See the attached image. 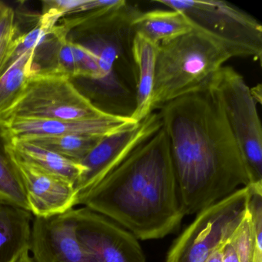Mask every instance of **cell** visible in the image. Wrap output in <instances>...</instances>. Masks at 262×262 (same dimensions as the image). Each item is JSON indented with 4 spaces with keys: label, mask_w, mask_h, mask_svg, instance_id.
Here are the masks:
<instances>
[{
    "label": "cell",
    "mask_w": 262,
    "mask_h": 262,
    "mask_svg": "<svg viewBox=\"0 0 262 262\" xmlns=\"http://www.w3.org/2000/svg\"><path fill=\"white\" fill-rule=\"evenodd\" d=\"M231 58L222 46L194 30L159 44L151 113L201 88Z\"/></svg>",
    "instance_id": "obj_4"
},
{
    "label": "cell",
    "mask_w": 262,
    "mask_h": 262,
    "mask_svg": "<svg viewBox=\"0 0 262 262\" xmlns=\"http://www.w3.org/2000/svg\"><path fill=\"white\" fill-rule=\"evenodd\" d=\"M8 151L24 185L30 211L34 217L59 215L76 206L77 193L74 184L22 162Z\"/></svg>",
    "instance_id": "obj_12"
},
{
    "label": "cell",
    "mask_w": 262,
    "mask_h": 262,
    "mask_svg": "<svg viewBox=\"0 0 262 262\" xmlns=\"http://www.w3.org/2000/svg\"><path fill=\"white\" fill-rule=\"evenodd\" d=\"M157 49L158 46L135 35L133 54L136 68V108L131 119L136 122H140L151 113Z\"/></svg>",
    "instance_id": "obj_16"
},
{
    "label": "cell",
    "mask_w": 262,
    "mask_h": 262,
    "mask_svg": "<svg viewBox=\"0 0 262 262\" xmlns=\"http://www.w3.org/2000/svg\"><path fill=\"white\" fill-rule=\"evenodd\" d=\"M76 237L95 262H146L139 239L85 207L68 211Z\"/></svg>",
    "instance_id": "obj_9"
},
{
    "label": "cell",
    "mask_w": 262,
    "mask_h": 262,
    "mask_svg": "<svg viewBox=\"0 0 262 262\" xmlns=\"http://www.w3.org/2000/svg\"><path fill=\"white\" fill-rule=\"evenodd\" d=\"M248 167L251 184L262 183V128L257 103L242 75L222 67L208 81Z\"/></svg>",
    "instance_id": "obj_6"
},
{
    "label": "cell",
    "mask_w": 262,
    "mask_h": 262,
    "mask_svg": "<svg viewBox=\"0 0 262 262\" xmlns=\"http://www.w3.org/2000/svg\"><path fill=\"white\" fill-rule=\"evenodd\" d=\"M9 139L0 127V205L17 207L30 211L27 194L10 159Z\"/></svg>",
    "instance_id": "obj_19"
},
{
    "label": "cell",
    "mask_w": 262,
    "mask_h": 262,
    "mask_svg": "<svg viewBox=\"0 0 262 262\" xmlns=\"http://www.w3.org/2000/svg\"><path fill=\"white\" fill-rule=\"evenodd\" d=\"M248 186L196 214L194 221L173 242L165 262H206L229 240L246 214Z\"/></svg>",
    "instance_id": "obj_7"
},
{
    "label": "cell",
    "mask_w": 262,
    "mask_h": 262,
    "mask_svg": "<svg viewBox=\"0 0 262 262\" xmlns=\"http://www.w3.org/2000/svg\"><path fill=\"white\" fill-rule=\"evenodd\" d=\"M51 29L41 21L39 16L36 25L32 27L31 30L23 34H19L15 41L14 47L11 55L4 67L2 76L10 67H13V64L19 60L21 56H24L29 51L35 50L44 35Z\"/></svg>",
    "instance_id": "obj_24"
},
{
    "label": "cell",
    "mask_w": 262,
    "mask_h": 262,
    "mask_svg": "<svg viewBox=\"0 0 262 262\" xmlns=\"http://www.w3.org/2000/svg\"><path fill=\"white\" fill-rule=\"evenodd\" d=\"M16 262H34V260L30 256V251H27V252L24 253Z\"/></svg>",
    "instance_id": "obj_31"
},
{
    "label": "cell",
    "mask_w": 262,
    "mask_h": 262,
    "mask_svg": "<svg viewBox=\"0 0 262 262\" xmlns=\"http://www.w3.org/2000/svg\"><path fill=\"white\" fill-rule=\"evenodd\" d=\"M34 50L19 58L0 77V121L19 102L33 76L32 62Z\"/></svg>",
    "instance_id": "obj_18"
},
{
    "label": "cell",
    "mask_w": 262,
    "mask_h": 262,
    "mask_svg": "<svg viewBox=\"0 0 262 262\" xmlns=\"http://www.w3.org/2000/svg\"><path fill=\"white\" fill-rule=\"evenodd\" d=\"M248 211L254 242L252 262H262V184L249 185Z\"/></svg>",
    "instance_id": "obj_23"
},
{
    "label": "cell",
    "mask_w": 262,
    "mask_h": 262,
    "mask_svg": "<svg viewBox=\"0 0 262 262\" xmlns=\"http://www.w3.org/2000/svg\"><path fill=\"white\" fill-rule=\"evenodd\" d=\"M238 256L240 262H252L254 242L248 211L228 240Z\"/></svg>",
    "instance_id": "obj_25"
},
{
    "label": "cell",
    "mask_w": 262,
    "mask_h": 262,
    "mask_svg": "<svg viewBox=\"0 0 262 262\" xmlns=\"http://www.w3.org/2000/svg\"><path fill=\"white\" fill-rule=\"evenodd\" d=\"M19 35L14 10L0 2V77Z\"/></svg>",
    "instance_id": "obj_22"
},
{
    "label": "cell",
    "mask_w": 262,
    "mask_h": 262,
    "mask_svg": "<svg viewBox=\"0 0 262 262\" xmlns=\"http://www.w3.org/2000/svg\"><path fill=\"white\" fill-rule=\"evenodd\" d=\"M30 253L34 262H95L76 237L68 211L33 217Z\"/></svg>",
    "instance_id": "obj_13"
},
{
    "label": "cell",
    "mask_w": 262,
    "mask_h": 262,
    "mask_svg": "<svg viewBox=\"0 0 262 262\" xmlns=\"http://www.w3.org/2000/svg\"><path fill=\"white\" fill-rule=\"evenodd\" d=\"M162 125L160 116L155 111L136 125L105 136L79 162L85 171L75 184L77 199L117 168L139 145L156 134Z\"/></svg>",
    "instance_id": "obj_10"
},
{
    "label": "cell",
    "mask_w": 262,
    "mask_h": 262,
    "mask_svg": "<svg viewBox=\"0 0 262 262\" xmlns=\"http://www.w3.org/2000/svg\"><path fill=\"white\" fill-rule=\"evenodd\" d=\"M117 0H50L42 2L41 21L53 28L58 21L67 16H74L110 7Z\"/></svg>",
    "instance_id": "obj_21"
},
{
    "label": "cell",
    "mask_w": 262,
    "mask_h": 262,
    "mask_svg": "<svg viewBox=\"0 0 262 262\" xmlns=\"http://www.w3.org/2000/svg\"><path fill=\"white\" fill-rule=\"evenodd\" d=\"M222 262H240L237 253L229 242H226L221 248Z\"/></svg>",
    "instance_id": "obj_28"
},
{
    "label": "cell",
    "mask_w": 262,
    "mask_h": 262,
    "mask_svg": "<svg viewBox=\"0 0 262 262\" xmlns=\"http://www.w3.org/2000/svg\"><path fill=\"white\" fill-rule=\"evenodd\" d=\"M111 219L139 240L163 238L180 227L185 214L163 127L142 142L125 161L76 205Z\"/></svg>",
    "instance_id": "obj_2"
},
{
    "label": "cell",
    "mask_w": 262,
    "mask_h": 262,
    "mask_svg": "<svg viewBox=\"0 0 262 262\" xmlns=\"http://www.w3.org/2000/svg\"><path fill=\"white\" fill-rule=\"evenodd\" d=\"M139 122L131 118L104 114L77 120L13 119L0 122L10 139H29L50 136H104L133 126Z\"/></svg>",
    "instance_id": "obj_11"
},
{
    "label": "cell",
    "mask_w": 262,
    "mask_h": 262,
    "mask_svg": "<svg viewBox=\"0 0 262 262\" xmlns=\"http://www.w3.org/2000/svg\"><path fill=\"white\" fill-rule=\"evenodd\" d=\"M133 26L136 34L156 46L192 30L185 16L172 10L142 12Z\"/></svg>",
    "instance_id": "obj_17"
},
{
    "label": "cell",
    "mask_w": 262,
    "mask_h": 262,
    "mask_svg": "<svg viewBox=\"0 0 262 262\" xmlns=\"http://www.w3.org/2000/svg\"><path fill=\"white\" fill-rule=\"evenodd\" d=\"M222 247L219 250H217L206 262H222V257H221V248H222Z\"/></svg>",
    "instance_id": "obj_30"
},
{
    "label": "cell",
    "mask_w": 262,
    "mask_h": 262,
    "mask_svg": "<svg viewBox=\"0 0 262 262\" xmlns=\"http://www.w3.org/2000/svg\"><path fill=\"white\" fill-rule=\"evenodd\" d=\"M70 42L76 62V79H86L93 83L99 82L101 79V73L96 55L79 44Z\"/></svg>",
    "instance_id": "obj_26"
},
{
    "label": "cell",
    "mask_w": 262,
    "mask_h": 262,
    "mask_svg": "<svg viewBox=\"0 0 262 262\" xmlns=\"http://www.w3.org/2000/svg\"><path fill=\"white\" fill-rule=\"evenodd\" d=\"M9 139L8 149L15 157L42 171L76 183L85 171L84 167L57 153L26 139Z\"/></svg>",
    "instance_id": "obj_15"
},
{
    "label": "cell",
    "mask_w": 262,
    "mask_h": 262,
    "mask_svg": "<svg viewBox=\"0 0 262 262\" xmlns=\"http://www.w3.org/2000/svg\"><path fill=\"white\" fill-rule=\"evenodd\" d=\"M141 13L136 6L117 0L110 7L62 18L59 24L69 41L97 57L101 79L95 83L93 103L107 114L131 118L136 108L133 24Z\"/></svg>",
    "instance_id": "obj_3"
},
{
    "label": "cell",
    "mask_w": 262,
    "mask_h": 262,
    "mask_svg": "<svg viewBox=\"0 0 262 262\" xmlns=\"http://www.w3.org/2000/svg\"><path fill=\"white\" fill-rule=\"evenodd\" d=\"M57 74L73 80L77 78L76 62L71 42L67 36L62 39L59 47L57 60Z\"/></svg>",
    "instance_id": "obj_27"
},
{
    "label": "cell",
    "mask_w": 262,
    "mask_h": 262,
    "mask_svg": "<svg viewBox=\"0 0 262 262\" xmlns=\"http://www.w3.org/2000/svg\"><path fill=\"white\" fill-rule=\"evenodd\" d=\"M104 137L85 136H50L33 138L26 140L30 141L39 146L79 163Z\"/></svg>",
    "instance_id": "obj_20"
},
{
    "label": "cell",
    "mask_w": 262,
    "mask_h": 262,
    "mask_svg": "<svg viewBox=\"0 0 262 262\" xmlns=\"http://www.w3.org/2000/svg\"><path fill=\"white\" fill-rule=\"evenodd\" d=\"M182 13L192 30L220 44L231 58L261 61L262 27L238 7L222 0H156Z\"/></svg>",
    "instance_id": "obj_5"
},
{
    "label": "cell",
    "mask_w": 262,
    "mask_h": 262,
    "mask_svg": "<svg viewBox=\"0 0 262 262\" xmlns=\"http://www.w3.org/2000/svg\"><path fill=\"white\" fill-rule=\"evenodd\" d=\"M107 114L96 106L73 80L59 75H33L15 106L0 122L13 119L77 120Z\"/></svg>",
    "instance_id": "obj_8"
},
{
    "label": "cell",
    "mask_w": 262,
    "mask_h": 262,
    "mask_svg": "<svg viewBox=\"0 0 262 262\" xmlns=\"http://www.w3.org/2000/svg\"><path fill=\"white\" fill-rule=\"evenodd\" d=\"M33 217L27 210L0 205V262H16L30 251Z\"/></svg>",
    "instance_id": "obj_14"
},
{
    "label": "cell",
    "mask_w": 262,
    "mask_h": 262,
    "mask_svg": "<svg viewBox=\"0 0 262 262\" xmlns=\"http://www.w3.org/2000/svg\"><path fill=\"white\" fill-rule=\"evenodd\" d=\"M250 93H251V96L253 99L255 101L256 103H262V86L261 84H257L252 88H250Z\"/></svg>",
    "instance_id": "obj_29"
},
{
    "label": "cell",
    "mask_w": 262,
    "mask_h": 262,
    "mask_svg": "<svg viewBox=\"0 0 262 262\" xmlns=\"http://www.w3.org/2000/svg\"><path fill=\"white\" fill-rule=\"evenodd\" d=\"M185 215L251 184L240 148L208 82L158 108Z\"/></svg>",
    "instance_id": "obj_1"
}]
</instances>
